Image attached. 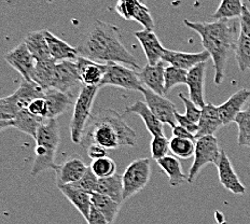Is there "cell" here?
<instances>
[{
    "instance_id": "obj_12",
    "label": "cell",
    "mask_w": 250,
    "mask_h": 224,
    "mask_svg": "<svg viewBox=\"0 0 250 224\" xmlns=\"http://www.w3.org/2000/svg\"><path fill=\"white\" fill-rule=\"evenodd\" d=\"M8 64L22 75L23 79L33 81V74L37 61L31 55L25 42L20 43L6 55Z\"/></svg>"
},
{
    "instance_id": "obj_19",
    "label": "cell",
    "mask_w": 250,
    "mask_h": 224,
    "mask_svg": "<svg viewBox=\"0 0 250 224\" xmlns=\"http://www.w3.org/2000/svg\"><path fill=\"white\" fill-rule=\"evenodd\" d=\"M45 121V119L36 117L33 113H30L27 109H25V110L19 112L18 116L10 120V121L0 122V128H1V131H3L7 127H13L20 132L29 135L30 137L35 139L36 136H37V132L40 125Z\"/></svg>"
},
{
    "instance_id": "obj_47",
    "label": "cell",
    "mask_w": 250,
    "mask_h": 224,
    "mask_svg": "<svg viewBox=\"0 0 250 224\" xmlns=\"http://www.w3.org/2000/svg\"><path fill=\"white\" fill-rule=\"evenodd\" d=\"M171 133H173L174 137H178V138H188V139H192L195 140L196 138L193 134H191L188 129H186L185 127L180 126V125H176L174 128H171Z\"/></svg>"
},
{
    "instance_id": "obj_20",
    "label": "cell",
    "mask_w": 250,
    "mask_h": 224,
    "mask_svg": "<svg viewBox=\"0 0 250 224\" xmlns=\"http://www.w3.org/2000/svg\"><path fill=\"white\" fill-rule=\"evenodd\" d=\"M249 97L250 91L247 88H242L234 93L227 102L218 106V111L220 113L225 126L232 122H235L236 117L243 111L242 108L247 102Z\"/></svg>"
},
{
    "instance_id": "obj_23",
    "label": "cell",
    "mask_w": 250,
    "mask_h": 224,
    "mask_svg": "<svg viewBox=\"0 0 250 224\" xmlns=\"http://www.w3.org/2000/svg\"><path fill=\"white\" fill-rule=\"evenodd\" d=\"M57 187L67 197V200L75 206L76 209L81 213V216H83V218L87 221L93 207L92 194L79 189V187H77L74 184H67Z\"/></svg>"
},
{
    "instance_id": "obj_31",
    "label": "cell",
    "mask_w": 250,
    "mask_h": 224,
    "mask_svg": "<svg viewBox=\"0 0 250 224\" xmlns=\"http://www.w3.org/2000/svg\"><path fill=\"white\" fill-rule=\"evenodd\" d=\"M92 204L93 207H95L107 219L109 223L112 224L116 220L122 203L114 201L106 195L95 193L92 194Z\"/></svg>"
},
{
    "instance_id": "obj_9",
    "label": "cell",
    "mask_w": 250,
    "mask_h": 224,
    "mask_svg": "<svg viewBox=\"0 0 250 224\" xmlns=\"http://www.w3.org/2000/svg\"><path fill=\"white\" fill-rule=\"evenodd\" d=\"M108 85L127 91L142 92L144 90L138 71L118 62H107V71L101 82L100 88Z\"/></svg>"
},
{
    "instance_id": "obj_13",
    "label": "cell",
    "mask_w": 250,
    "mask_h": 224,
    "mask_svg": "<svg viewBox=\"0 0 250 224\" xmlns=\"http://www.w3.org/2000/svg\"><path fill=\"white\" fill-rule=\"evenodd\" d=\"M88 169V166L78 156L65 161L61 165H57L55 171L56 176V185H67L74 184L76 182L80 181L83 176Z\"/></svg>"
},
{
    "instance_id": "obj_22",
    "label": "cell",
    "mask_w": 250,
    "mask_h": 224,
    "mask_svg": "<svg viewBox=\"0 0 250 224\" xmlns=\"http://www.w3.org/2000/svg\"><path fill=\"white\" fill-rule=\"evenodd\" d=\"M139 79L143 85L147 86L148 90L159 95H165L164 92V74L165 68L163 61L156 65H146L138 72Z\"/></svg>"
},
{
    "instance_id": "obj_16",
    "label": "cell",
    "mask_w": 250,
    "mask_h": 224,
    "mask_svg": "<svg viewBox=\"0 0 250 224\" xmlns=\"http://www.w3.org/2000/svg\"><path fill=\"white\" fill-rule=\"evenodd\" d=\"M134 35L142 45L145 55L147 57L148 65H156L163 61L162 60L166 49L161 43L158 36L155 35L153 30L143 29L135 31Z\"/></svg>"
},
{
    "instance_id": "obj_8",
    "label": "cell",
    "mask_w": 250,
    "mask_h": 224,
    "mask_svg": "<svg viewBox=\"0 0 250 224\" xmlns=\"http://www.w3.org/2000/svg\"><path fill=\"white\" fill-rule=\"evenodd\" d=\"M221 151L219 149L218 139L215 136H204L195 142L194 161L189 170L188 182L193 183L200 171L208 164H218L221 156Z\"/></svg>"
},
{
    "instance_id": "obj_21",
    "label": "cell",
    "mask_w": 250,
    "mask_h": 224,
    "mask_svg": "<svg viewBox=\"0 0 250 224\" xmlns=\"http://www.w3.org/2000/svg\"><path fill=\"white\" fill-rule=\"evenodd\" d=\"M197 125H199V131L195 135L196 139L204 136H215V133L223 126L218 107L212 105L211 102L206 103V106L202 109V114Z\"/></svg>"
},
{
    "instance_id": "obj_18",
    "label": "cell",
    "mask_w": 250,
    "mask_h": 224,
    "mask_svg": "<svg viewBox=\"0 0 250 224\" xmlns=\"http://www.w3.org/2000/svg\"><path fill=\"white\" fill-rule=\"evenodd\" d=\"M206 72V62L195 66L188 71L187 86L189 88V98L195 105L203 109L206 106L204 101V81Z\"/></svg>"
},
{
    "instance_id": "obj_15",
    "label": "cell",
    "mask_w": 250,
    "mask_h": 224,
    "mask_svg": "<svg viewBox=\"0 0 250 224\" xmlns=\"http://www.w3.org/2000/svg\"><path fill=\"white\" fill-rule=\"evenodd\" d=\"M78 71H79L80 82L83 86H98L100 87L107 71V64H102L91 61L85 57L79 56L76 60Z\"/></svg>"
},
{
    "instance_id": "obj_32",
    "label": "cell",
    "mask_w": 250,
    "mask_h": 224,
    "mask_svg": "<svg viewBox=\"0 0 250 224\" xmlns=\"http://www.w3.org/2000/svg\"><path fill=\"white\" fill-rule=\"evenodd\" d=\"M244 9L243 0H221L212 18L218 20H234L242 15Z\"/></svg>"
},
{
    "instance_id": "obj_7",
    "label": "cell",
    "mask_w": 250,
    "mask_h": 224,
    "mask_svg": "<svg viewBox=\"0 0 250 224\" xmlns=\"http://www.w3.org/2000/svg\"><path fill=\"white\" fill-rule=\"evenodd\" d=\"M151 177V162L147 158L133 161L122 175L123 200L131 199L148 184Z\"/></svg>"
},
{
    "instance_id": "obj_1",
    "label": "cell",
    "mask_w": 250,
    "mask_h": 224,
    "mask_svg": "<svg viewBox=\"0 0 250 224\" xmlns=\"http://www.w3.org/2000/svg\"><path fill=\"white\" fill-rule=\"evenodd\" d=\"M79 56L107 64L118 62L133 69H139L137 60L121 41V33L116 25L95 20L76 46Z\"/></svg>"
},
{
    "instance_id": "obj_29",
    "label": "cell",
    "mask_w": 250,
    "mask_h": 224,
    "mask_svg": "<svg viewBox=\"0 0 250 224\" xmlns=\"http://www.w3.org/2000/svg\"><path fill=\"white\" fill-rule=\"evenodd\" d=\"M156 163L169 178L171 186H179L187 180V176L182 170L179 160L174 155H167L165 158L156 161Z\"/></svg>"
},
{
    "instance_id": "obj_14",
    "label": "cell",
    "mask_w": 250,
    "mask_h": 224,
    "mask_svg": "<svg viewBox=\"0 0 250 224\" xmlns=\"http://www.w3.org/2000/svg\"><path fill=\"white\" fill-rule=\"evenodd\" d=\"M211 59L210 54L207 51L202 52H194V53H188V52H180V51H171L166 49L163 61L168 62L170 66L177 67V68L191 70L195 66L206 62L208 60Z\"/></svg>"
},
{
    "instance_id": "obj_30",
    "label": "cell",
    "mask_w": 250,
    "mask_h": 224,
    "mask_svg": "<svg viewBox=\"0 0 250 224\" xmlns=\"http://www.w3.org/2000/svg\"><path fill=\"white\" fill-rule=\"evenodd\" d=\"M97 193L106 195L114 201L122 203L124 201L122 176L116 174L107 177V178H100V180H98Z\"/></svg>"
},
{
    "instance_id": "obj_26",
    "label": "cell",
    "mask_w": 250,
    "mask_h": 224,
    "mask_svg": "<svg viewBox=\"0 0 250 224\" xmlns=\"http://www.w3.org/2000/svg\"><path fill=\"white\" fill-rule=\"evenodd\" d=\"M44 98L48 102V120L62 116L72 105V96L70 94L62 93L54 88L45 91Z\"/></svg>"
},
{
    "instance_id": "obj_40",
    "label": "cell",
    "mask_w": 250,
    "mask_h": 224,
    "mask_svg": "<svg viewBox=\"0 0 250 224\" xmlns=\"http://www.w3.org/2000/svg\"><path fill=\"white\" fill-rule=\"evenodd\" d=\"M142 2H145V0H118L114 10L122 19L126 20H133L135 9Z\"/></svg>"
},
{
    "instance_id": "obj_25",
    "label": "cell",
    "mask_w": 250,
    "mask_h": 224,
    "mask_svg": "<svg viewBox=\"0 0 250 224\" xmlns=\"http://www.w3.org/2000/svg\"><path fill=\"white\" fill-rule=\"evenodd\" d=\"M24 42L37 62L52 59L48 41L45 38V29L28 33L26 35Z\"/></svg>"
},
{
    "instance_id": "obj_35",
    "label": "cell",
    "mask_w": 250,
    "mask_h": 224,
    "mask_svg": "<svg viewBox=\"0 0 250 224\" xmlns=\"http://www.w3.org/2000/svg\"><path fill=\"white\" fill-rule=\"evenodd\" d=\"M188 70L177 68L174 66H168L165 68L164 74V92L168 93L176 85H187Z\"/></svg>"
},
{
    "instance_id": "obj_39",
    "label": "cell",
    "mask_w": 250,
    "mask_h": 224,
    "mask_svg": "<svg viewBox=\"0 0 250 224\" xmlns=\"http://www.w3.org/2000/svg\"><path fill=\"white\" fill-rule=\"evenodd\" d=\"M98 180L100 178L93 173L91 167H88L85 175L82 177L80 181L76 182L74 185H76L79 189L87 192L90 194H95L97 193V186H98Z\"/></svg>"
},
{
    "instance_id": "obj_11",
    "label": "cell",
    "mask_w": 250,
    "mask_h": 224,
    "mask_svg": "<svg viewBox=\"0 0 250 224\" xmlns=\"http://www.w3.org/2000/svg\"><path fill=\"white\" fill-rule=\"evenodd\" d=\"M79 71L76 61H57L54 72L53 88L71 95V91L80 85Z\"/></svg>"
},
{
    "instance_id": "obj_10",
    "label": "cell",
    "mask_w": 250,
    "mask_h": 224,
    "mask_svg": "<svg viewBox=\"0 0 250 224\" xmlns=\"http://www.w3.org/2000/svg\"><path fill=\"white\" fill-rule=\"evenodd\" d=\"M145 97V102L147 103L150 110L163 124H168L171 128L177 125L176 121V107L168 98L164 95H159L148 88L144 87L142 91Z\"/></svg>"
},
{
    "instance_id": "obj_28",
    "label": "cell",
    "mask_w": 250,
    "mask_h": 224,
    "mask_svg": "<svg viewBox=\"0 0 250 224\" xmlns=\"http://www.w3.org/2000/svg\"><path fill=\"white\" fill-rule=\"evenodd\" d=\"M56 62L57 61L51 59L44 61H39L36 64L33 74V81L42 88L44 92L53 88Z\"/></svg>"
},
{
    "instance_id": "obj_5",
    "label": "cell",
    "mask_w": 250,
    "mask_h": 224,
    "mask_svg": "<svg viewBox=\"0 0 250 224\" xmlns=\"http://www.w3.org/2000/svg\"><path fill=\"white\" fill-rule=\"evenodd\" d=\"M43 96L44 91L38 84L23 79L17 91L0 100V122L14 119L19 112L27 109L34 100Z\"/></svg>"
},
{
    "instance_id": "obj_43",
    "label": "cell",
    "mask_w": 250,
    "mask_h": 224,
    "mask_svg": "<svg viewBox=\"0 0 250 224\" xmlns=\"http://www.w3.org/2000/svg\"><path fill=\"white\" fill-rule=\"evenodd\" d=\"M239 34L250 38V11L244 6L242 15L239 17Z\"/></svg>"
},
{
    "instance_id": "obj_34",
    "label": "cell",
    "mask_w": 250,
    "mask_h": 224,
    "mask_svg": "<svg viewBox=\"0 0 250 224\" xmlns=\"http://www.w3.org/2000/svg\"><path fill=\"white\" fill-rule=\"evenodd\" d=\"M235 123L238 127V145L250 148V105L238 114Z\"/></svg>"
},
{
    "instance_id": "obj_37",
    "label": "cell",
    "mask_w": 250,
    "mask_h": 224,
    "mask_svg": "<svg viewBox=\"0 0 250 224\" xmlns=\"http://www.w3.org/2000/svg\"><path fill=\"white\" fill-rule=\"evenodd\" d=\"M90 167L98 178H107V177L116 175L117 171L116 162L109 156H104V158L92 161Z\"/></svg>"
},
{
    "instance_id": "obj_45",
    "label": "cell",
    "mask_w": 250,
    "mask_h": 224,
    "mask_svg": "<svg viewBox=\"0 0 250 224\" xmlns=\"http://www.w3.org/2000/svg\"><path fill=\"white\" fill-rule=\"evenodd\" d=\"M87 155L90 156L92 161L104 158V156H107V150L105 148L101 147V145L92 143L88 145L87 148Z\"/></svg>"
},
{
    "instance_id": "obj_2",
    "label": "cell",
    "mask_w": 250,
    "mask_h": 224,
    "mask_svg": "<svg viewBox=\"0 0 250 224\" xmlns=\"http://www.w3.org/2000/svg\"><path fill=\"white\" fill-rule=\"evenodd\" d=\"M188 28L200 35L205 51L210 54L215 67V84L220 85L225 80L228 57L231 51H235L239 37V20H218L212 23L190 22L184 20Z\"/></svg>"
},
{
    "instance_id": "obj_36",
    "label": "cell",
    "mask_w": 250,
    "mask_h": 224,
    "mask_svg": "<svg viewBox=\"0 0 250 224\" xmlns=\"http://www.w3.org/2000/svg\"><path fill=\"white\" fill-rule=\"evenodd\" d=\"M235 59L239 70L245 71L250 68V38L241 34L235 48Z\"/></svg>"
},
{
    "instance_id": "obj_17",
    "label": "cell",
    "mask_w": 250,
    "mask_h": 224,
    "mask_svg": "<svg viewBox=\"0 0 250 224\" xmlns=\"http://www.w3.org/2000/svg\"><path fill=\"white\" fill-rule=\"evenodd\" d=\"M217 169L219 180H220V183L226 190L232 192L233 194H245L246 187L243 185L241 180H239L225 150L221 151L220 160L217 164Z\"/></svg>"
},
{
    "instance_id": "obj_4",
    "label": "cell",
    "mask_w": 250,
    "mask_h": 224,
    "mask_svg": "<svg viewBox=\"0 0 250 224\" xmlns=\"http://www.w3.org/2000/svg\"><path fill=\"white\" fill-rule=\"evenodd\" d=\"M35 148V160L31 168V176H37L44 170H55L56 151L61 142L59 123L56 119L46 120L38 128Z\"/></svg>"
},
{
    "instance_id": "obj_41",
    "label": "cell",
    "mask_w": 250,
    "mask_h": 224,
    "mask_svg": "<svg viewBox=\"0 0 250 224\" xmlns=\"http://www.w3.org/2000/svg\"><path fill=\"white\" fill-rule=\"evenodd\" d=\"M179 98L182 101L186 108V114L185 116L190 119L192 122L199 124L201 114H202V109L197 107L195 103L192 102L189 97H186L184 93L179 94Z\"/></svg>"
},
{
    "instance_id": "obj_24",
    "label": "cell",
    "mask_w": 250,
    "mask_h": 224,
    "mask_svg": "<svg viewBox=\"0 0 250 224\" xmlns=\"http://www.w3.org/2000/svg\"><path fill=\"white\" fill-rule=\"evenodd\" d=\"M125 113H135L138 117L142 118L145 123V126L147 127L149 133L153 137L163 136V123L156 118L153 112L150 110L146 102L138 101L135 102L132 106H128L125 109Z\"/></svg>"
},
{
    "instance_id": "obj_27",
    "label": "cell",
    "mask_w": 250,
    "mask_h": 224,
    "mask_svg": "<svg viewBox=\"0 0 250 224\" xmlns=\"http://www.w3.org/2000/svg\"><path fill=\"white\" fill-rule=\"evenodd\" d=\"M45 38L48 41L50 53L52 59L57 61H76L79 57V53L74 46H71L64 40L56 37L54 34L45 29Z\"/></svg>"
},
{
    "instance_id": "obj_6",
    "label": "cell",
    "mask_w": 250,
    "mask_h": 224,
    "mask_svg": "<svg viewBox=\"0 0 250 224\" xmlns=\"http://www.w3.org/2000/svg\"><path fill=\"white\" fill-rule=\"evenodd\" d=\"M98 90V86H82L78 94L70 122L71 140L75 143H82L85 129L93 117V102Z\"/></svg>"
},
{
    "instance_id": "obj_42",
    "label": "cell",
    "mask_w": 250,
    "mask_h": 224,
    "mask_svg": "<svg viewBox=\"0 0 250 224\" xmlns=\"http://www.w3.org/2000/svg\"><path fill=\"white\" fill-rule=\"evenodd\" d=\"M27 110L34 116L48 120V102L43 97H38L30 102Z\"/></svg>"
},
{
    "instance_id": "obj_33",
    "label": "cell",
    "mask_w": 250,
    "mask_h": 224,
    "mask_svg": "<svg viewBox=\"0 0 250 224\" xmlns=\"http://www.w3.org/2000/svg\"><path fill=\"white\" fill-rule=\"evenodd\" d=\"M169 148L171 153L176 158L179 159H189L195 152V140L188 138L171 137L169 140Z\"/></svg>"
},
{
    "instance_id": "obj_46",
    "label": "cell",
    "mask_w": 250,
    "mask_h": 224,
    "mask_svg": "<svg viewBox=\"0 0 250 224\" xmlns=\"http://www.w3.org/2000/svg\"><path fill=\"white\" fill-rule=\"evenodd\" d=\"M87 223L88 224H110L108 222L107 219L104 217L95 207H92L90 217L87 219Z\"/></svg>"
},
{
    "instance_id": "obj_38",
    "label": "cell",
    "mask_w": 250,
    "mask_h": 224,
    "mask_svg": "<svg viewBox=\"0 0 250 224\" xmlns=\"http://www.w3.org/2000/svg\"><path fill=\"white\" fill-rule=\"evenodd\" d=\"M169 151V140L164 135L152 138V142H151V155H152L153 160L159 161L165 158V156L168 155Z\"/></svg>"
},
{
    "instance_id": "obj_3",
    "label": "cell",
    "mask_w": 250,
    "mask_h": 224,
    "mask_svg": "<svg viewBox=\"0 0 250 224\" xmlns=\"http://www.w3.org/2000/svg\"><path fill=\"white\" fill-rule=\"evenodd\" d=\"M136 133L123 121L122 117L117 111L106 109L92 117L82 142L111 150L134 147L136 145Z\"/></svg>"
},
{
    "instance_id": "obj_44",
    "label": "cell",
    "mask_w": 250,
    "mask_h": 224,
    "mask_svg": "<svg viewBox=\"0 0 250 224\" xmlns=\"http://www.w3.org/2000/svg\"><path fill=\"white\" fill-rule=\"evenodd\" d=\"M176 121L178 123V125L188 129V131H189L191 134H193L194 136L196 135L197 131H199V125L194 122H192L190 119H188L185 116V114H180L178 111L176 112Z\"/></svg>"
}]
</instances>
